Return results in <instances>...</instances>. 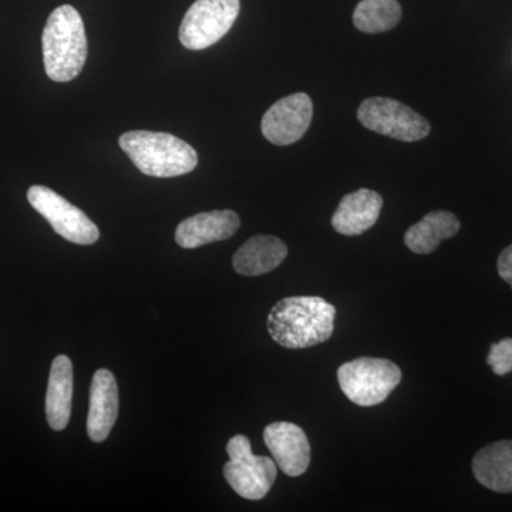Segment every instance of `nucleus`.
Here are the masks:
<instances>
[{
	"label": "nucleus",
	"instance_id": "obj_11",
	"mask_svg": "<svg viewBox=\"0 0 512 512\" xmlns=\"http://www.w3.org/2000/svg\"><path fill=\"white\" fill-rule=\"evenodd\" d=\"M119 404L116 377L110 370H97L90 387V407L87 416V434L94 443H101L109 437L119 416Z\"/></svg>",
	"mask_w": 512,
	"mask_h": 512
},
{
	"label": "nucleus",
	"instance_id": "obj_12",
	"mask_svg": "<svg viewBox=\"0 0 512 512\" xmlns=\"http://www.w3.org/2000/svg\"><path fill=\"white\" fill-rule=\"evenodd\" d=\"M239 227H241V220L237 212L231 210L202 212L178 225L175 231V242L181 248L194 249L234 237Z\"/></svg>",
	"mask_w": 512,
	"mask_h": 512
},
{
	"label": "nucleus",
	"instance_id": "obj_19",
	"mask_svg": "<svg viewBox=\"0 0 512 512\" xmlns=\"http://www.w3.org/2000/svg\"><path fill=\"white\" fill-rule=\"evenodd\" d=\"M487 363L493 367L495 375L504 376L512 372V339L507 338L494 343L491 346Z\"/></svg>",
	"mask_w": 512,
	"mask_h": 512
},
{
	"label": "nucleus",
	"instance_id": "obj_2",
	"mask_svg": "<svg viewBox=\"0 0 512 512\" xmlns=\"http://www.w3.org/2000/svg\"><path fill=\"white\" fill-rule=\"evenodd\" d=\"M42 45L46 73L53 82H70L82 73L87 59L86 29L73 6L53 10L43 30Z\"/></svg>",
	"mask_w": 512,
	"mask_h": 512
},
{
	"label": "nucleus",
	"instance_id": "obj_6",
	"mask_svg": "<svg viewBox=\"0 0 512 512\" xmlns=\"http://www.w3.org/2000/svg\"><path fill=\"white\" fill-rule=\"evenodd\" d=\"M357 119L367 130L382 136L414 143L430 134V123L421 114L400 101L387 97H370L357 109Z\"/></svg>",
	"mask_w": 512,
	"mask_h": 512
},
{
	"label": "nucleus",
	"instance_id": "obj_10",
	"mask_svg": "<svg viewBox=\"0 0 512 512\" xmlns=\"http://www.w3.org/2000/svg\"><path fill=\"white\" fill-rule=\"evenodd\" d=\"M264 441L274 457L276 466L289 477H299L311 464V444L305 431L288 421L269 424Z\"/></svg>",
	"mask_w": 512,
	"mask_h": 512
},
{
	"label": "nucleus",
	"instance_id": "obj_4",
	"mask_svg": "<svg viewBox=\"0 0 512 512\" xmlns=\"http://www.w3.org/2000/svg\"><path fill=\"white\" fill-rule=\"evenodd\" d=\"M338 380L350 402L370 407L383 403L399 386L402 370L387 359L359 357L339 367Z\"/></svg>",
	"mask_w": 512,
	"mask_h": 512
},
{
	"label": "nucleus",
	"instance_id": "obj_18",
	"mask_svg": "<svg viewBox=\"0 0 512 512\" xmlns=\"http://www.w3.org/2000/svg\"><path fill=\"white\" fill-rule=\"evenodd\" d=\"M402 8L397 0H362L353 12V23L363 33H383L399 25Z\"/></svg>",
	"mask_w": 512,
	"mask_h": 512
},
{
	"label": "nucleus",
	"instance_id": "obj_5",
	"mask_svg": "<svg viewBox=\"0 0 512 512\" xmlns=\"http://www.w3.org/2000/svg\"><path fill=\"white\" fill-rule=\"evenodd\" d=\"M229 461L224 477L232 490L247 500H261L276 480V463L272 458L255 456L248 437L238 434L227 444Z\"/></svg>",
	"mask_w": 512,
	"mask_h": 512
},
{
	"label": "nucleus",
	"instance_id": "obj_14",
	"mask_svg": "<svg viewBox=\"0 0 512 512\" xmlns=\"http://www.w3.org/2000/svg\"><path fill=\"white\" fill-rule=\"evenodd\" d=\"M286 256L288 247L282 239L272 235H256L238 249L232 258V265L239 275H264L278 268Z\"/></svg>",
	"mask_w": 512,
	"mask_h": 512
},
{
	"label": "nucleus",
	"instance_id": "obj_9",
	"mask_svg": "<svg viewBox=\"0 0 512 512\" xmlns=\"http://www.w3.org/2000/svg\"><path fill=\"white\" fill-rule=\"evenodd\" d=\"M313 103L306 93H295L276 101L262 119V134L275 146H291L311 126Z\"/></svg>",
	"mask_w": 512,
	"mask_h": 512
},
{
	"label": "nucleus",
	"instance_id": "obj_7",
	"mask_svg": "<svg viewBox=\"0 0 512 512\" xmlns=\"http://www.w3.org/2000/svg\"><path fill=\"white\" fill-rule=\"evenodd\" d=\"M239 0H197L185 13L180 42L185 49L204 50L220 42L238 19Z\"/></svg>",
	"mask_w": 512,
	"mask_h": 512
},
{
	"label": "nucleus",
	"instance_id": "obj_13",
	"mask_svg": "<svg viewBox=\"0 0 512 512\" xmlns=\"http://www.w3.org/2000/svg\"><path fill=\"white\" fill-rule=\"evenodd\" d=\"M383 198L376 191L357 190L345 195L332 217V227L346 237H356L379 220Z\"/></svg>",
	"mask_w": 512,
	"mask_h": 512
},
{
	"label": "nucleus",
	"instance_id": "obj_16",
	"mask_svg": "<svg viewBox=\"0 0 512 512\" xmlns=\"http://www.w3.org/2000/svg\"><path fill=\"white\" fill-rule=\"evenodd\" d=\"M473 473L488 490L512 493V441H497L481 448L473 458Z\"/></svg>",
	"mask_w": 512,
	"mask_h": 512
},
{
	"label": "nucleus",
	"instance_id": "obj_1",
	"mask_svg": "<svg viewBox=\"0 0 512 512\" xmlns=\"http://www.w3.org/2000/svg\"><path fill=\"white\" fill-rule=\"evenodd\" d=\"M336 308L319 296H292L268 315V332L286 349H306L326 342L335 329Z\"/></svg>",
	"mask_w": 512,
	"mask_h": 512
},
{
	"label": "nucleus",
	"instance_id": "obj_3",
	"mask_svg": "<svg viewBox=\"0 0 512 512\" xmlns=\"http://www.w3.org/2000/svg\"><path fill=\"white\" fill-rule=\"evenodd\" d=\"M119 143L138 170L148 177H178L191 173L198 164L197 151L173 134L134 130L124 133Z\"/></svg>",
	"mask_w": 512,
	"mask_h": 512
},
{
	"label": "nucleus",
	"instance_id": "obj_15",
	"mask_svg": "<svg viewBox=\"0 0 512 512\" xmlns=\"http://www.w3.org/2000/svg\"><path fill=\"white\" fill-rule=\"evenodd\" d=\"M73 365L69 357L57 356L50 369L46 393L47 423L55 431L66 429L72 414Z\"/></svg>",
	"mask_w": 512,
	"mask_h": 512
},
{
	"label": "nucleus",
	"instance_id": "obj_8",
	"mask_svg": "<svg viewBox=\"0 0 512 512\" xmlns=\"http://www.w3.org/2000/svg\"><path fill=\"white\" fill-rule=\"evenodd\" d=\"M30 205L52 225L56 234L77 245H93L100 231L80 208L43 185H33L28 191Z\"/></svg>",
	"mask_w": 512,
	"mask_h": 512
},
{
	"label": "nucleus",
	"instance_id": "obj_20",
	"mask_svg": "<svg viewBox=\"0 0 512 512\" xmlns=\"http://www.w3.org/2000/svg\"><path fill=\"white\" fill-rule=\"evenodd\" d=\"M498 274L512 286V245L501 252L497 262Z\"/></svg>",
	"mask_w": 512,
	"mask_h": 512
},
{
	"label": "nucleus",
	"instance_id": "obj_17",
	"mask_svg": "<svg viewBox=\"0 0 512 512\" xmlns=\"http://www.w3.org/2000/svg\"><path fill=\"white\" fill-rule=\"evenodd\" d=\"M460 227V221L451 212L433 211L407 229L404 244L414 254L429 255L439 248L441 241L457 235Z\"/></svg>",
	"mask_w": 512,
	"mask_h": 512
}]
</instances>
